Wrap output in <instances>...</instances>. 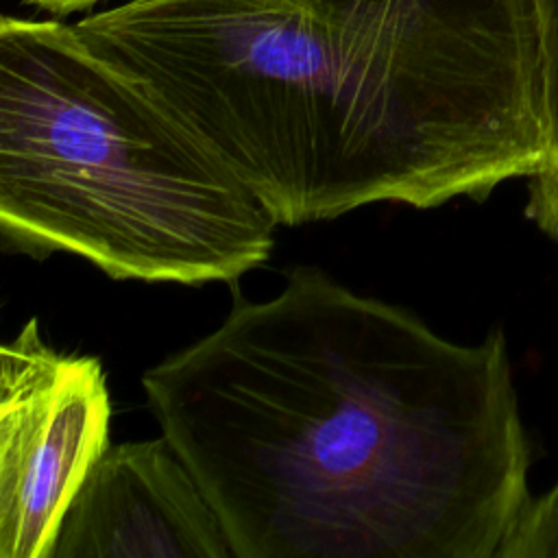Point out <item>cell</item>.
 <instances>
[{
  "mask_svg": "<svg viewBox=\"0 0 558 558\" xmlns=\"http://www.w3.org/2000/svg\"><path fill=\"white\" fill-rule=\"evenodd\" d=\"M233 294L142 375L233 558H497L532 499L504 331L447 340L310 264Z\"/></svg>",
  "mask_w": 558,
  "mask_h": 558,
  "instance_id": "6da1fadb",
  "label": "cell"
},
{
  "mask_svg": "<svg viewBox=\"0 0 558 558\" xmlns=\"http://www.w3.org/2000/svg\"><path fill=\"white\" fill-rule=\"evenodd\" d=\"M72 24L281 227L484 198L549 159L534 0H124Z\"/></svg>",
  "mask_w": 558,
  "mask_h": 558,
  "instance_id": "7a4b0ae2",
  "label": "cell"
},
{
  "mask_svg": "<svg viewBox=\"0 0 558 558\" xmlns=\"http://www.w3.org/2000/svg\"><path fill=\"white\" fill-rule=\"evenodd\" d=\"M275 218L146 83L61 20H0V244L70 253L111 279L231 283Z\"/></svg>",
  "mask_w": 558,
  "mask_h": 558,
  "instance_id": "3957f363",
  "label": "cell"
},
{
  "mask_svg": "<svg viewBox=\"0 0 558 558\" xmlns=\"http://www.w3.org/2000/svg\"><path fill=\"white\" fill-rule=\"evenodd\" d=\"M109 423L96 355L52 349L37 316L0 347V558H48Z\"/></svg>",
  "mask_w": 558,
  "mask_h": 558,
  "instance_id": "277c9868",
  "label": "cell"
},
{
  "mask_svg": "<svg viewBox=\"0 0 558 558\" xmlns=\"http://www.w3.org/2000/svg\"><path fill=\"white\" fill-rule=\"evenodd\" d=\"M48 558H233L203 488L161 434L109 445L59 525Z\"/></svg>",
  "mask_w": 558,
  "mask_h": 558,
  "instance_id": "5b68a950",
  "label": "cell"
},
{
  "mask_svg": "<svg viewBox=\"0 0 558 558\" xmlns=\"http://www.w3.org/2000/svg\"><path fill=\"white\" fill-rule=\"evenodd\" d=\"M497 558H558V482L527 501Z\"/></svg>",
  "mask_w": 558,
  "mask_h": 558,
  "instance_id": "8992f818",
  "label": "cell"
},
{
  "mask_svg": "<svg viewBox=\"0 0 558 558\" xmlns=\"http://www.w3.org/2000/svg\"><path fill=\"white\" fill-rule=\"evenodd\" d=\"M541 52H543V78H545V118H547V146L549 159L558 161V0H534Z\"/></svg>",
  "mask_w": 558,
  "mask_h": 558,
  "instance_id": "52a82bcc",
  "label": "cell"
},
{
  "mask_svg": "<svg viewBox=\"0 0 558 558\" xmlns=\"http://www.w3.org/2000/svg\"><path fill=\"white\" fill-rule=\"evenodd\" d=\"M527 216L558 242V161L547 163L530 177Z\"/></svg>",
  "mask_w": 558,
  "mask_h": 558,
  "instance_id": "ba28073f",
  "label": "cell"
},
{
  "mask_svg": "<svg viewBox=\"0 0 558 558\" xmlns=\"http://www.w3.org/2000/svg\"><path fill=\"white\" fill-rule=\"evenodd\" d=\"M24 2L41 11H48L52 15H70V13H83V11L89 13L98 4L109 0H24Z\"/></svg>",
  "mask_w": 558,
  "mask_h": 558,
  "instance_id": "9c48e42d",
  "label": "cell"
}]
</instances>
